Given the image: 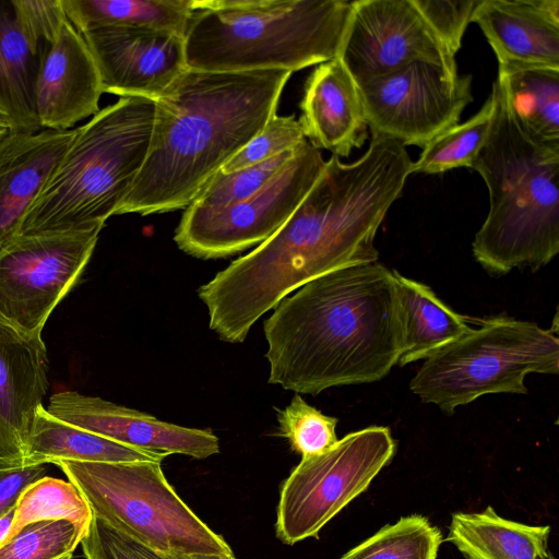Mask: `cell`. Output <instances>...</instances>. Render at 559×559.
<instances>
[{
    "label": "cell",
    "mask_w": 559,
    "mask_h": 559,
    "mask_svg": "<svg viewBox=\"0 0 559 559\" xmlns=\"http://www.w3.org/2000/svg\"><path fill=\"white\" fill-rule=\"evenodd\" d=\"M45 49L21 28L12 0H0V112L10 131H40L35 110V85Z\"/></svg>",
    "instance_id": "44dd1931"
},
{
    "label": "cell",
    "mask_w": 559,
    "mask_h": 559,
    "mask_svg": "<svg viewBox=\"0 0 559 559\" xmlns=\"http://www.w3.org/2000/svg\"><path fill=\"white\" fill-rule=\"evenodd\" d=\"M99 73L83 36L66 20L46 47L35 85L41 130H71L99 111Z\"/></svg>",
    "instance_id": "2e32d148"
},
{
    "label": "cell",
    "mask_w": 559,
    "mask_h": 559,
    "mask_svg": "<svg viewBox=\"0 0 559 559\" xmlns=\"http://www.w3.org/2000/svg\"><path fill=\"white\" fill-rule=\"evenodd\" d=\"M472 81L457 68L418 60L357 86L371 135L424 147L459 123Z\"/></svg>",
    "instance_id": "8fae6325"
},
{
    "label": "cell",
    "mask_w": 559,
    "mask_h": 559,
    "mask_svg": "<svg viewBox=\"0 0 559 559\" xmlns=\"http://www.w3.org/2000/svg\"><path fill=\"white\" fill-rule=\"evenodd\" d=\"M353 1L194 0L188 69L299 71L337 58Z\"/></svg>",
    "instance_id": "5b68a950"
},
{
    "label": "cell",
    "mask_w": 559,
    "mask_h": 559,
    "mask_svg": "<svg viewBox=\"0 0 559 559\" xmlns=\"http://www.w3.org/2000/svg\"><path fill=\"white\" fill-rule=\"evenodd\" d=\"M491 94L490 129L472 165L489 193L473 255L496 276L537 271L559 252V143L530 132L497 79Z\"/></svg>",
    "instance_id": "277c9868"
},
{
    "label": "cell",
    "mask_w": 559,
    "mask_h": 559,
    "mask_svg": "<svg viewBox=\"0 0 559 559\" xmlns=\"http://www.w3.org/2000/svg\"><path fill=\"white\" fill-rule=\"evenodd\" d=\"M46 464L14 466L0 461V519L12 511L22 491L46 476Z\"/></svg>",
    "instance_id": "8d00e7d4"
},
{
    "label": "cell",
    "mask_w": 559,
    "mask_h": 559,
    "mask_svg": "<svg viewBox=\"0 0 559 559\" xmlns=\"http://www.w3.org/2000/svg\"><path fill=\"white\" fill-rule=\"evenodd\" d=\"M174 559H236L234 555L225 554H169Z\"/></svg>",
    "instance_id": "74e56055"
},
{
    "label": "cell",
    "mask_w": 559,
    "mask_h": 559,
    "mask_svg": "<svg viewBox=\"0 0 559 559\" xmlns=\"http://www.w3.org/2000/svg\"><path fill=\"white\" fill-rule=\"evenodd\" d=\"M493 107L490 94L476 115L433 138L413 162L412 174L433 175L459 167L472 168L488 135Z\"/></svg>",
    "instance_id": "83f0119b"
},
{
    "label": "cell",
    "mask_w": 559,
    "mask_h": 559,
    "mask_svg": "<svg viewBox=\"0 0 559 559\" xmlns=\"http://www.w3.org/2000/svg\"><path fill=\"white\" fill-rule=\"evenodd\" d=\"M72 555L73 554H67V555H64V556H62V557H60L58 559H72Z\"/></svg>",
    "instance_id": "ab89813d"
},
{
    "label": "cell",
    "mask_w": 559,
    "mask_h": 559,
    "mask_svg": "<svg viewBox=\"0 0 559 559\" xmlns=\"http://www.w3.org/2000/svg\"><path fill=\"white\" fill-rule=\"evenodd\" d=\"M325 160L308 140L261 189L213 210L186 207L174 240L199 259L236 254L270 238L289 218L320 177Z\"/></svg>",
    "instance_id": "30bf717a"
},
{
    "label": "cell",
    "mask_w": 559,
    "mask_h": 559,
    "mask_svg": "<svg viewBox=\"0 0 559 559\" xmlns=\"http://www.w3.org/2000/svg\"><path fill=\"white\" fill-rule=\"evenodd\" d=\"M74 135L75 129H45L0 139V251L20 235Z\"/></svg>",
    "instance_id": "ac0fdd59"
},
{
    "label": "cell",
    "mask_w": 559,
    "mask_h": 559,
    "mask_svg": "<svg viewBox=\"0 0 559 559\" xmlns=\"http://www.w3.org/2000/svg\"><path fill=\"white\" fill-rule=\"evenodd\" d=\"M269 383L298 394L383 379L403 352L394 270L378 262L319 276L263 323Z\"/></svg>",
    "instance_id": "7a4b0ae2"
},
{
    "label": "cell",
    "mask_w": 559,
    "mask_h": 559,
    "mask_svg": "<svg viewBox=\"0 0 559 559\" xmlns=\"http://www.w3.org/2000/svg\"><path fill=\"white\" fill-rule=\"evenodd\" d=\"M548 559H555V558L549 555Z\"/></svg>",
    "instance_id": "60d3db41"
},
{
    "label": "cell",
    "mask_w": 559,
    "mask_h": 559,
    "mask_svg": "<svg viewBox=\"0 0 559 559\" xmlns=\"http://www.w3.org/2000/svg\"><path fill=\"white\" fill-rule=\"evenodd\" d=\"M497 80L530 132L544 141L559 143V69L499 66Z\"/></svg>",
    "instance_id": "484cf974"
},
{
    "label": "cell",
    "mask_w": 559,
    "mask_h": 559,
    "mask_svg": "<svg viewBox=\"0 0 559 559\" xmlns=\"http://www.w3.org/2000/svg\"><path fill=\"white\" fill-rule=\"evenodd\" d=\"M296 148L231 173L218 171L202 188L190 205L213 210L245 200L271 180L292 158Z\"/></svg>",
    "instance_id": "1f68e13d"
},
{
    "label": "cell",
    "mask_w": 559,
    "mask_h": 559,
    "mask_svg": "<svg viewBox=\"0 0 559 559\" xmlns=\"http://www.w3.org/2000/svg\"><path fill=\"white\" fill-rule=\"evenodd\" d=\"M68 22L80 33L109 26L144 27L185 36L194 0H61Z\"/></svg>",
    "instance_id": "d4e9b609"
},
{
    "label": "cell",
    "mask_w": 559,
    "mask_h": 559,
    "mask_svg": "<svg viewBox=\"0 0 559 559\" xmlns=\"http://www.w3.org/2000/svg\"><path fill=\"white\" fill-rule=\"evenodd\" d=\"M472 22L499 66L559 69V0H478Z\"/></svg>",
    "instance_id": "d6986e66"
},
{
    "label": "cell",
    "mask_w": 559,
    "mask_h": 559,
    "mask_svg": "<svg viewBox=\"0 0 559 559\" xmlns=\"http://www.w3.org/2000/svg\"><path fill=\"white\" fill-rule=\"evenodd\" d=\"M396 441L384 426L350 432L326 451L301 457L283 481L276 537L295 545L320 530L364 492L393 459Z\"/></svg>",
    "instance_id": "9c48e42d"
},
{
    "label": "cell",
    "mask_w": 559,
    "mask_h": 559,
    "mask_svg": "<svg viewBox=\"0 0 559 559\" xmlns=\"http://www.w3.org/2000/svg\"><path fill=\"white\" fill-rule=\"evenodd\" d=\"M19 24L28 39L46 49L67 20L61 0H12Z\"/></svg>",
    "instance_id": "d590c367"
},
{
    "label": "cell",
    "mask_w": 559,
    "mask_h": 559,
    "mask_svg": "<svg viewBox=\"0 0 559 559\" xmlns=\"http://www.w3.org/2000/svg\"><path fill=\"white\" fill-rule=\"evenodd\" d=\"M93 512L79 489L69 480L44 476L20 495L13 519L0 546L26 525L45 520H68L87 534Z\"/></svg>",
    "instance_id": "4316f807"
},
{
    "label": "cell",
    "mask_w": 559,
    "mask_h": 559,
    "mask_svg": "<svg viewBox=\"0 0 559 559\" xmlns=\"http://www.w3.org/2000/svg\"><path fill=\"white\" fill-rule=\"evenodd\" d=\"M154 110L155 100L120 97L76 128L20 235L104 227L117 215L146 159Z\"/></svg>",
    "instance_id": "8992f818"
},
{
    "label": "cell",
    "mask_w": 559,
    "mask_h": 559,
    "mask_svg": "<svg viewBox=\"0 0 559 559\" xmlns=\"http://www.w3.org/2000/svg\"><path fill=\"white\" fill-rule=\"evenodd\" d=\"M276 412L280 435L301 457L322 453L338 441L335 431L338 419L309 405L298 393L285 408Z\"/></svg>",
    "instance_id": "f546056e"
},
{
    "label": "cell",
    "mask_w": 559,
    "mask_h": 559,
    "mask_svg": "<svg viewBox=\"0 0 559 559\" xmlns=\"http://www.w3.org/2000/svg\"><path fill=\"white\" fill-rule=\"evenodd\" d=\"M56 418L116 442L138 449L183 454L203 460L219 452L211 429L179 426L153 415L75 391L50 396L46 408Z\"/></svg>",
    "instance_id": "9a60e30c"
},
{
    "label": "cell",
    "mask_w": 559,
    "mask_h": 559,
    "mask_svg": "<svg viewBox=\"0 0 559 559\" xmlns=\"http://www.w3.org/2000/svg\"><path fill=\"white\" fill-rule=\"evenodd\" d=\"M412 166L405 146L381 135H371L352 164L332 155L281 228L198 289L210 329L224 342L241 343L258 319L308 282L377 262V231Z\"/></svg>",
    "instance_id": "6da1fadb"
},
{
    "label": "cell",
    "mask_w": 559,
    "mask_h": 559,
    "mask_svg": "<svg viewBox=\"0 0 559 559\" xmlns=\"http://www.w3.org/2000/svg\"><path fill=\"white\" fill-rule=\"evenodd\" d=\"M298 120L318 150L347 157L362 146L367 121L358 86L338 58L320 63L308 76Z\"/></svg>",
    "instance_id": "ffe728a7"
},
{
    "label": "cell",
    "mask_w": 559,
    "mask_h": 559,
    "mask_svg": "<svg viewBox=\"0 0 559 559\" xmlns=\"http://www.w3.org/2000/svg\"><path fill=\"white\" fill-rule=\"evenodd\" d=\"M549 525L500 516L492 507L452 514L447 539L465 559H548Z\"/></svg>",
    "instance_id": "603a6c76"
},
{
    "label": "cell",
    "mask_w": 559,
    "mask_h": 559,
    "mask_svg": "<svg viewBox=\"0 0 559 559\" xmlns=\"http://www.w3.org/2000/svg\"><path fill=\"white\" fill-rule=\"evenodd\" d=\"M41 335L0 318V461L23 466L27 436L48 389Z\"/></svg>",
    "instance_id": "e0dca14e"
},
{
    "label": "cell",
    "mask_w": 559,
    "mask_h": 559,
    "mask_svg": "<svg viewBox=\"0 0 559 559\" xmlns=\"http://www.w3.org/2000/svg\"><path fill=\"white\" fill-rule=\"evenodd\" d=\"M425 21L450 51L461 48L466 27L472 22L478 0H413Z\"/></svg>",
    "instance_id": "e575fe53"
},
{
    "label": "cell",
    "mask_w": 559,
    "mask_h": 559,
    "mask_svg": "<svg viewBox=\"0 0 559 559\" xmlns=\"http://www.w3.org/2000/svg\"><path fill=\"white\" fill-rule=\"evenodd\" d=\"M10 132V126L8 120L0 112V139Z\"/></svg>",
    "instance_id": "f35d334b"
},
{
    "label": "cell",
    "mask_w": 559,
    "mask_h": 559,
    "mask_svg": "<svg viewBox=\"0 0 559 559\" xmlns=\"http://www.w3.org/2000/svg\"><path fill=\"white\" fill-rule=\"evenodd\" d=\"M85 535L68 520L34 522L0 546V559H58L73 554Z\"/></svg>",
    "instance_id": "4dcf8cb0"
},
{
    "label": "cell",
    "mask_w": 559,
    "mask_h": 559,
    "mask_svg": "<svg viewBox=\"0 0 559 559\" xmlns=\"http://www.w3.org/2000/svg\"><path fill=\"white\" fill-rule=\"evenodd\" d=\"M81 546L85 559H174L169 554L129 537L96 516Z\"/></svg>",
    "instance_id": "836d02e7"
},
{
    "label": "cell",
    "mask_w": 559,
    "mask_h": 559,
    "mask_svg": "<svg viewBox=\"0 0 559 559\" xmlns=\"http://www.w3.org/2000/svg\"><path fill=\"white\" fill-rule=\"evenodd\" d=\"M103 227L20 235L0 251V318L41 335L55 307L80 280Z\"/></svg>",
    "instance_id": "7c38bea8"
},
{
    "label": "cell",
    "mask_w": 559,
    "mask_h": 559,
    "mask_svg": "<svg viewBox=\"0 0 559 559\" xmlns=\"http://www.w3.org/2000/svg\"><path fill=\"white\" fill-rule=\"evenodd\" d=\"M166 455L116 442L75 427L52 416L40 405L33 419L22 465L76 462H136L162 463Z\"/></svg>",
    "instance_id": "7402d4cb"
},
{
    "label": "cell",
    "mask_w": 559,
    "mask_h": 559,
    "mask_svg": "<svg viewBox=\"0 0 559 559\" xmlns=\"http://www.w3.org/2000/svg\"><path fill=\"white\" fill-rule=\"evenodd\" d=\"M290 75L185 70L155 100L147 156L117 215L189 206L276 114Z\"/></svg>",
    "instance_id": "3957f363"
},
{
    "label": "cell",
    "mask_w": 559,
    "mask_h": 559,
    "mask_svg": "<svg viewBox=\"0 0 559 559\" xmlns=\"http://www.w3.org/2000/svg\"><path fill=\"white\" fill-rule=\"evenodd\" d=\"M478 323L424 359L409 383L421 402L452 414L486 394H526L530 373L559 372V338L552 330L508 317Z\"/></svg>",
    "instance_id": "52a82bcc"
},
{
    "label": "cell",
    "mask_w": 559,
    "mask_h": 559,
    "mask_svg": "<svg viewBox=\"0 0 559 559\" xmlns=\"http://www.w3.org/2000/svg\"><path fill=\"white\" fill-rule=\"evenodd\" d=\"M162 463H55L87 501L93 515L129 537L166 554L234 555L181 500Z\"/></svg>",
    "instance_id": "ba28073f"
},
{
    "label": "cell",
    "mask_w": 559,
    "mask_h": 559,
    "mask_svg": "<svg viewBox=\"0 0 559 559\" xmlns=\"http://www.w3.org/2000/svg\"><path fill=\"white\" fill-rule=\"evenodd\" d=\"M441 531L420 514L388 524L340 559H437Z\"/></svg>",
    "instance_id": "f1b7e54d"
},
{
    "label": "cell",
    "mask_w": 559,
    "mask_h": 559,
    "mask_svg": "<svg viewBox=\"0 0 559 559\" xmlns=\"http://www.w3.org/2000/svg\"><path fill=\"white\" fill-rule=\"evenodd\" d=\"M300 122L290 116L274 114L261 131L222 169L224 174L271 159L306 141Z\"/></svg>",
    "instance_id": "d6a6232c"
},
{
    "label": "cell",
    "mask_w": 559,
    "mask_h": 559,
    "mask_svg": "<svg viewBox=\"0 0 559 559\" xmlns=\"http://www.w3.org/2000/svg\"><path fill=\"white\" fill-rule=\"evenodd\" d=\"M337 58L356 84L418 60L457 68L413 0L353 1Z\"/></svg>",
    "instance_id": "4fadbf2b"
},
{
    "label": "cell",
    "mask_w": 559,
    "mask_h": 559,
    "mask_svg": "<svg viewBox=\"0 0 559 559\" xmlns=\"http://www.w3.org/2000/svg\"><path fill=\"white\" fill-rule=\"evenodd\" d=\"M402 309L403 352L397 365L427 358L464 335L473 322L445 305L427 285L394 270Z\"/></svg>",
    "instance_id": "cb8c5ba5"
},
{
    "label": "cell",
    "mask_w": 559,
    "mask_h": 559,
    "mask_svg": "<svg viewBox=\"0 0 559 559\" xmlns=\"http://www.w3.org/2000/svg\"><path fill=\"white\" fill-rule=\"evenodd\" d=\"M104 93L156 100L187 70L183 37L144 27H99L81 34Z\"/></svg>",
    "instance_id": "5bb4252c"
}]
</instances>
